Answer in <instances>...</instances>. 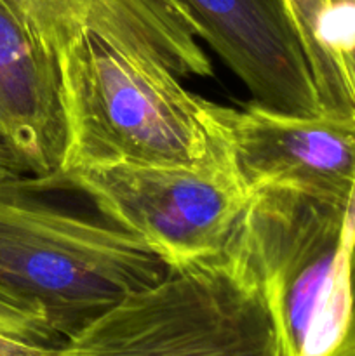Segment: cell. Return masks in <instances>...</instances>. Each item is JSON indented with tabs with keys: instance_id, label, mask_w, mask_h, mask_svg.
<instances>
[{
	"instance_id": "cell-1",
	"label": "cell",
	"mask_w": 355,
	"mask_h": 356,
	"mask_svg": "<svg viewBox=\"0 0 355 356\" xmlns=\"http://www.w3.org/2000/svg\"><path fill=\"white\" fill-rule=\"evenodd\" d=\"M47 193L28 176L0 179V298L40 318L65 344L171 268L138 236Z\"/></svg>"
},
{
	"instance_id": "cell-2",
	"label": "cell",
	"mask_w": 355,
	"mask_h": 356,
	"mask_svg": "<svg viewBox=\"0 0 355 356\" xmlns=\"http://www.w3.org/2000/svg\"><path fill=\"white\" fill-rule=\"evenodd\" d=\"M225 254L263 292L289 356H355V191L256 190Z\"/></svg>"
},
{
	"instance_id": "cell-3",
	"label": "cell",
	"mask_w": 355,
	"mask_h": 356,
	"mask_svg": "<svg viewBox=\"0 0 355 356\" xmlns=\"http://www.w3.org/2000/svg\"><path fill=\"white\" fill-rule=\"evenodd\" d=\"M56 58L66 129L58 172L103 163L228 162L211 101L191 94L173 72L89 31Z\"/></svg>"
},
{
	"instance_id": "cell-4",
	"label": "cell",
	"mask_w": 355,
	"mask_h": 356,
	"mask_svg": "<svg viewBox=\"0 0 355 356\" xmlns=\"http://www.w3.org/2000/svg\"><path fill=\"white\" fill-rule=\"evenodd\" d=\"M59 356H289L263 292L225 252L171 270L59 348Z\"/></svg>"
},
{
	"instance_id": "cell-5",
	"label": "cell",
	"mask_w": 355,
	"mask_h": 356,
	"mask_svg": "<svg viewBox=\"0 0 355 356\" xmlns=\"http://www.w3.org/2000/svg\"><path fill=\"white\" fill-rule=\"evenodd\" d=\"M30 181L40 190L86 197L101 218L143 240L171 270L223 256L251 197L228 162L103 163Z\"/></svg>"
},
{
	"instance_id": "cell-6",
	"label": "cell",
	"mask_w": 355,
	"mask_h": 356,
	"mask_svg": "<svg viewBox=\"0 0 355 356\" xmlns=\"http://www.w3.org/2000/svg\"><path fill=\"white\" fill-rule=\"evenodd\" d=\"M230 167L247 193L292 188L336 202L355 191V122L299 117L249 103H211Z\"/></svg>"
},
{
	"instance_id": "cell-7",
	"label": "cell",
	"mask_w": 355,
	"mask_h": 356,
	"mask_svg": "<svg viewBox=\"0 0 355 356\" xmlns=\"http://www.w3.org/2000/svg\"><path fill=\"white\" fill-rule=\"evenodd\" d=\"M198 38L225 61L253 103L299 117L324 115L285 0H178Z\"/></svg>"
},
{
	"instance_id": "cell-8",
	"label": "cell",
	"mask_w": 355,
	"mask_h": 356,
	"mask_svg": "<svg viewBox=\"0 0 355 356\" xmlns=\"http://www.w3.org/2000/svg\"><path fill=\"white\" fill-rule=\"evenodd\" d=\"M56 56L94 33L176 76H212V63L178 0H0Z\"/></svg>"
},
{
	"instance_id": "cell-9",
	"label": "cell",
	"mask_w": 355,
	"mask_h": 356,
	"mask_svg": "<svg viewBox=\"0 0 355 356\" xmlns=\"http://www.w3.org/2000/svg\"><path fill=\"white\" fill-rule=\"evenodd\" d=\"M0 145L35 179L61 169L66 145L58 58L0 3Z\"/></svg>"
},
{
	"instance_id": "cell-10",
	"label": "cell",
	"mask_w": 355,
	"mask_h": 356,
	"mask_svg": "<svg viewBox=\"0 0 355 356\" xmlns=\"http://www.w3.org/2000/svg\"><path fill=\"white\" fill-rule=\"evenodd\" d=\"M317 42L331 83V106L355 115V0H324Z\"/></svg>"
},
{
	"instance_id": "cell-11",
	"label": "cell",
	"mask_w": 355,
	"mask_h": 356,
	"mask_svg": "<svg viewBox=\"0 0 355 356\" xmlns=\"http://www.w3.org/2000/svg\"><path fill=\"white\" fill-rule=\"evenodd\" d=\"M294 19L298 33L305 45L306 58H308L310 68H312L313 80H315L317 94H319L320 106L324 115H327V101H329V82H327L326 65H324L322 52L317 42V28H319V17L322 13L324 0H285Z\"/></svg>"
},
{
	"instance_id": "cell-12",
	"label": "cell",
	"mask_w": 355,
	"mask_h": 356,
	"mask_svg": "<svg viewBox=\"0 0 355 356\" xmlns=\"http://www.w3.org/2000/svg\"><path fill=\"white\" fill-rule=\"evenodd\" d=\"M0 334L40 346H61V341L40 318L3 298H0Z\"/></svg>"
},
{
	"instance_id": "cell-13",
	"label": "cell",
	"mask_w": 355,
	"mask_h": 356,
	"mask_svg": "<svg viewBox=\"0 0 355 356\" xmlns=\"http://www.w3.org/2000/svg\"><path fill=\"white\" fill-rule=\"evenodd\" d=\"M26 176L17 160L10 155L9 149L3 145H0V179L2 177H19Z\"/></svg>"
}]
</instances>
